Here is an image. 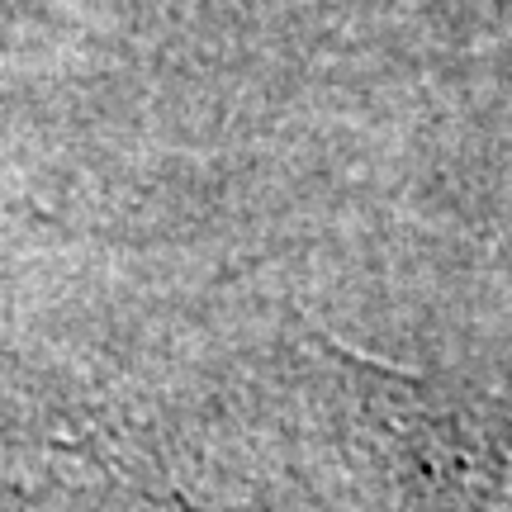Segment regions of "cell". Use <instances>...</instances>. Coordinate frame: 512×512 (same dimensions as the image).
<instances>
[{"label":"cell","mask_w":512,"mask_h":512,"mask_svg":"<svg viewBox=\"0 0 512 512\" xmlns=\"http://www.w3.org/2000/svg\"><path fill=\"white\" fill-rule=\"evenodd\" d=\"M389 384L384 427H394L422 475L465 512H512V403L427 399L418 384Z\"/></svg>","instance_id":"cell-1"}]
</instances>
